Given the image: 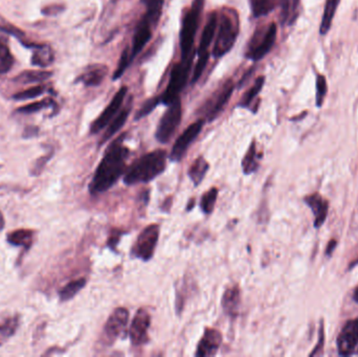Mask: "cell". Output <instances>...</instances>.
Returning a JSON list of instances; mask_svg holds the SVG:
<instances>
[{
	"label": "cell",
	"mask_w": 358,
	"mask_h": 357,
	"mask_svg": "<svg viewBox=\"0 0 358 357\" xmlns=\"http://www.w3.org/2000/svg\"><path fill=\"white\" fill-rule=\"evenodd\" d=\"M217 24H218V15L217 13H212L209 17L208 22L204 26V32H202V39H200V47H198L197 55L198 60L194 68L193 78L192 82L195 83L202 77L204 70L206 69V64L209 61V49H210L212 41L214 40L215 35H216Z\"/></svg>",
	"instance_id": "obj_6"
},
{
	"label": "cell",
	"mask_w": 358,
	"mask_h": 357,
	"mask_svg": "<svg viewBox=\"0 0 358 357\" xmlns=\"http://www.w3.org/2000/svg\"><path fill=\"white\" fill-rule=\"evenodd\" d=\"M159 233H161L159 224H152L145 228L138 235L132 247V256L145 262L152 259L158 242Z\"/></svg>",
	"instance_id": "obj_8"
},
{
	"label": "cell",
	"mask_w": 358,
	"mask_h": 357,
	"mask_svg": "<svg viewBox=\"0 0 358 357\" xmlns=\"http://www.w3.org/2000/svg\"><path fill=\"white\" fill-rule=\"evenodd\" d=\"M53 105L54 101L51 99H45V100L41 101V102H35L32 103V104L20 107V108L17 109V113L31 115V113H38V111L42 110V109L49 108V107L53 106Z\"/></svg>",
	"instance_id": "obj_36"
},
{
	"label": "cell",
	"mask_w": 358,
	"mask_h": 357,
	"mask_svg": "<svg viewBox=\"0 0 358 357\" xmlns=\"http://www.w3.org/2000/svg\"><path fill=\"white\" fill-rule=\"evenodd\" d=\"M222 342V335L218 330L214 328H206L204 335L200 338L197 344V351L195 355L197 357L215 356L220 348Z\"/></svg>",
	"instance_id": "obj_16"
},
{
	"label": "cell",
	"mask_w": 358,
	"mask_h": 357,
	"mask_svg": "<svg viewBox=\"0 0 358 357\" xmlns=\"http://www.w3.org/2000/svg\"><path fill=\"white\" fill-rule=\"evenodd\" d=\"M353 298H354V300H355L356 302L358 303V288H356L355 292H354Z\"/></svg>",
	"instance_id": "obj_45"
},
{
	"label": "cell",
	"mask_w": 358,
	"mask_h": 357,
	"mask_svg": "<svg viewBox=\"0 0 358 357\" xmlns=\"http://www.w3.org/2000/svg\"><path fill=\"white\" fill-rule=\"evenodd\" d=\"M281 9H282L281 17H282V22H284L288 17L289 0H281Z\"/></svg>",
	"instance_id": "obj_41"
},
{
	"label": "cell",
	"mask_w": 358,
	"mask_h": 357,
	"mask_svg": "<svg viewBox=\"0 0 358 357\" xmlns=\"http://www.w3.org/2000/svg\"><path fill=\"white\" fill-rule=\"evenodd\" d=\"M150 325L151 317L148 311L138 309L129 328V338L133 346H143L148 342Z\"/></svg>",
	"instance_id": "obj_11"
},
{
	"label": "cell",
	"mask_w": 358,
	"mask_h": 357,
	"mask_svg": "<svg viewBox=\"0 0 358 357\" xmlns=\"http://www.w3.org/2000/svg\"><path fill=\"white\" fill-rule=\"evenodd\" d=\"M323 344H324V330H323L322 326V328H320V344H318V346L316 347V349H314V351L311 353V355H314L316 352H318V351H320V349H322Z\"/></svg>",
	"instance_id": "obj_42"
},
{
	"label": "cell",
	"mask_w": 358,
	"mask_h": 357,
	"mask_svg": "<svg viewBox=\"0 0 358 357\" xmlns=\"http://www.w3.org/2000/svg\"><path fill=\"white\" fill-rule=\"evenodd\" d=\"M121 236L122 234L119 232H113V234H111V237L108 240V247H111V249H115L117 243H119L120 239H121Z\"/></svg>",
	"instance_id": "obj_40"
},
{
	"label": "cell",
	"mask_w": 358,
	"mask_h": 357,
	"mask_svg": "<svg viewBox=\"0 0 358 357\" xmlns=\"http://www.w3.org/2000/svg\"><path fill=\"white\" fill-rule=\"evenodd\" d=\"M152 22L145 15L136 26L133 41H132V47L130 49L132 59H134L143 51L145 45L150 40L152 37Z\"/></svg>",
	"instance_id": "obj_17"
},
{
	"label": "cell",
	"mask_w": 358,
	"mask_h": 357,
	"mask_svg": "<svg viewBox=\"0 0 358 357\" xmlns=\"http://www.w3.org/2000/svg\"><path fill=\"white\" fill-rule=\"evenodd\" d=\"M34 232L31 230H17L8 235V242L15 247H30L33 242Z\"/></svg>",
	"instance_id": "obj_27"
},
{
	"label": "cell",
	"mask_w": 358,
	"mask_h": 357,
	"mask_svg": "<svg viewBox=\"0 0 358 357\" xmlns=\"http://www.w3.org/2000/svg\"><path fill=\"white\" fill-rule=\"evenodd\" d=\"M217 198H218V189H217V188H212V189L209 190L206 193L202 195V201H200V208H202V212H204V214L210 215L211 213L214 210Z\"/></svg>",
	"instance_id": "obj_32"
},
{
	"label": "cell",
	"mask_w": 358,
	"mask_h": 357,
	"mask_svg": "<svg viewBox=\"0 0 358 357\" xmlns=\"http://www.w3.org/2000/svg\"><path fill=\"white\" fill-rule=\"evenodd\" d=\"M167 165V152L155 150L140 156L132 163L124 173V183L127 185L150 183L165 171Z\"/></svg>",
	"instance_id": "obj_2"
},
{
	"label": "cell",
	"mask_w": 358,
	"mask_h": 357,
	"mask_svg": "<svg viewBox=\"0 0 358 357\" xmlns=\"http://www.w3.org/2000/svg\"><path fill=\"white\" fill-rule=\"evenodd\" d=\"M239 33V24L237 15L231 10L223 11L218 17L216 35H215L213 55L215 58H221L227 55L235 44Z\"/></svg>",
	"instance_id": "obj_3"
},
{
	"label": "cell",
	"mask_w": 358,
	"mask_h": 357,
	"mask_svg": "<svg viewBox=\"0 0 358 357\" xmlns=\"http://www.w3.org/2000/svg\"><path fill=\"white\" fill-rule=\"evenodd\" d=\"M305 202L314 214V226L320 228L324 224L328 214V202L320 194L307 196Z\"/></svg>",
	"instance_id": "obj_19"
},
{
	"label": "cell",
	"mask_w": 358,
	"mask_h": 357,
	"mask_svg": "<svg viewBox=\"0 0 358 357\" xmlns=\"http://www.w3.org/2000/svg\"><path fill=\"white\" fill-rule=\"evenodd\" d=\"M34 53L32 56V64L38 67H47L55 59L53 49L47 44H33Z\"/></svg>",
	"instance_id": "obj_21"
},
{
	"label": "cell",
	"mask_w": 358,
	"mask_h": 357,
	"mask_svg": "<svg viewBox=\"0 0 358 357\" xmlns=\"http://www.w3.org/2000/svg\"><path fill=\"white\" fill-rule=\"evenodd\" d=\"M107 72L108 69L105 65L96 64V65L89 66L82 75L79 76L76 82H81L85 86H99L106 77Z\"/></svg>",
	"instance_id": "obj_20"
},
{
	"label": "cell",
	"mask_w": 358,
	"mask_h": 357,
	"mask_svg": "<svg viewBox=\"0 0 358 357\" xmlns=\"http://www.w3.org/2000/svg\"><path fill=\"white\" fill-rule=\"evenodd\" d=\"M209 168H210L209 163L202 156L194 160L193 164L188 171V175H189L190 179L193 181L194 185H200L202 183L206 172L209 171Z\"/></svg>",
	"instance_id": "obj_25"
},
{
	"label": "cell",
	"mask_w": 358,
	"mask_h": 357,
	"mask_svg": "<svg viewBox=\"0 0 358 357\" xmlns=\"http://www.w3.org/2000/svg\"><path fill=\"white\" fill-rule=\"evenodd\" d=\"M277 32L278 30H277L276 24H270L260 41L254 40V39L252 41V44L248 49L247 57L254 61H259L264 58L267 53H270L276 42Z\"/></svg>",
	"instance_id": "obj_14"
},
{
	"label": "cell",
	"mask_w": 358,
	"mask_h": 357,
	"mask_svg": "<svg viewBox=\"0 0 358 357\" xmlns=\"http://www.w3.org/2000/svg\"><path fill=\"white\" fill-rule=\"evenodd\" d=\"M85 285H86V279L85 278L78 279V280L68 283L60 292V300L63 301V302L72 300L76 294L80 292L81 290L85 288Z\"/></svg>",
	"instance_id": "obj_30"
},
{
	"label": "cell",
	"mask_w": 358,
	"mask_h": 357,
	"mask_svg": "<svg viewBox=\"0 0 358 357\" xmlns=\"http://www.w3.org/2000/svg\"><path fill=\"white\" fill-rule=\"evenodd\" d=\"M146 7L145 15L152 22L153 24L158 22L161 17V10H163V0H142Z\"/></svg>",
	"instance_id": "obj_31"
},
{
	"label": "cell",
	"mask_w": 358,
	"mask_h": 357,
	"mask_svg": "<svg viewBox=\"0 0 358 357\" xmlns=\"http://www.w3.org/2000/svg\"><path fill=\"white\" fill-rule=\"evenodd\" d=\"M127 90L126 86L120 88L119 92L115 94L113 100L109 103L108 106L99 115L98 119L92 124V127H90L92 134H97L102 131L107 125H109L111 119H115V115H117L120 108H121L122 104H123L124 99H125L126 94H127Z\"/></svg>",
	"instance_id": "obj_13"
},
{
	"label": "cell",
	"mask_w": 358,
	"mask_h": 357,
	"mask_svg": "<svg viewBox=\"0 0 358 357\" xmlns=\"http://www.w3.org/2000/svg\"><path fill=\"white\" fill-rule=\"evenodd\" d=\"M5 228V218H3V213L0 212V231H3Z\"/></svg>",
	"instance_id": "obj_44"
},
{
	"label": "cell",
	"mask_w": 358,
	"mask_h": 357,
	"mask_svg": "<svg viewBox=\"0 0 358 357\" xmlns=\"http://www.w3.org/2000/svg\"><path fill=\"white\" fill-rule=\"evenodd\" d=\"M358 346V317L348 322L339 338H337V349L339 353L343 356L352 354Z\"/></svg>",
	"instance_id": "obj_15"
},
{
	"label": "cell",
	"mask_w": 358,
	"mask_h": 357,
	"mask_svg": "<svg viewBox=\"0 0 358 357\" xmlns=\"http://www.w3.org/2000/svg\"><path fill=\"white\" fill-rule=\"evenodd\" d=\"M265 78L264 77H259L258 79L254 82L252 88L244 94L243 98L241 99L239 103V107H242V108H246V107L250 106L252 104L254 99L258 96L259 92H261V90L263 88V85H264Z\"/></svg>",
	"instance_id": "obj_33"
},
{
	"label": "cell",
	"mask_w": 358,
	"mask_h": 357,
	"mask_svg": "<svg viewBox=\"0 0 358 357\" xmlns=\"http://www.w3.org/2000/svg\"><path fill=\"white\" fill-rule=\"evenodd\" d=\"M132 60L133 59L131 57V51H130L129 47H126L124 49L123 53H122L121 58H120L117 69H115V74H113V80L120 79L124 75L128 66L131 64Z\"/></svg>",
	"instance_id": "obj_34"
},
{
	"label": "cell",
	"mask_w": 358,
	"mask_h": 357,
	"mask_svg": "<svg viewBox=\"0 0 358 357\" xmlns=\"http://www.w3.org/2000/svg\"><path fill=\"white\" fill-rule=\"evenodd\" d=\"M336 244V240H331L330 242L328 243V245H327L326 249L327 255L331 256V254H332V251H334Z\"/></svg>",
	"instance_id": "obj_43"
},
{
	"label": "cell",
	"mask_w": 358,
	"mask_h": 357,
	"mask_svg": "<svg viewBox=\"0 0 358 357\" xmlns=\"http://www.w3.org/2000/svg\"><path fill=\"white\" fill-rule=\"evenodd\" d=\"M129 321V311L124 307H119L111 313L104 327V335L108 344H113L127 330Z\"/></svg>",
	"instance_id": "obj_10"
},
{
	"label": "cell",
	"mask_w": 358,
	"mask_h": 357,
	"mask_svg": "<svg viewBox=\"0 0 358 357\" xmlns=\"http://www.w3.org/2000/svg\"><path fill=\"white\" fill-rule=\"evenodd\" d=\"M204 0H194L192 7L185 14L179 33L181 59L193 57V45L196 32L200 26V16L204 9Z\"/></svg>",
	"instance_id": "obj_4"
},
{
	"label": "cell",
	"mask_w": 358,
	"mask_h": 357,
	"mask_svg": "<svg viewBox=\"0 0 358 357\" xmlns=\"http://www.w3.org/2000/svg\"><path fill=\"white\" fill-rule=\"evenodd\" d=\"M260 158L261 156H259L258 151H257L256 142L254 140L250 144V148L242 160V170H243L244 174L250 175L258 170Z\"/></svg>",
	"instance_id": "obj_24"
},
{
	"label": "cell",
	"mask_w": 358,
	"mask_h": 357,
	"mask_svg": "<svg viewBox=\"0 0 358 357\" xmlns=\"http://www.w3.org/2000/svg\"><path fill=\"white\" fill-rule=\"evenodd\" d=\"M327 81L324 76L320 75L316 78V105L322 106L325 96L327 94Z\"/></svg>",
	"instance_id": "obj_37"
},
{
	"label": "cell",
	"mask_w": 358,
	"mask_h": 357,
	"mask_svg": "<svg viewBox=\"0 0 358 357\" xmlns=\"http://www.w3.org/2000/svg\"><path fill=\"white\" fill-rule=\"evenodd\" d=\"M193 58L194 56L187 58V59H181V61L173 66L167 88H165V92L161 94V97H159L161 103L169 105L176 99L179 98V94L183 92L185 86L187 85Z\"/></svg>",
	"instance_id": "obj_5"
},
{
	"label": "cell",
	"mask_w": 358,
	"mask_h": 357,
	"mask_svg": "<svg viewBox=\"0 0 358 357\" xmlns=\"http://www.w3.org/2000/svg\"><path fill=\"white\" fill-rule=\"evenodd\" d=\"M277 0H250L252 15L259 18L268 15L276 7Z\"/></svg>",
	"instance_id": "obj_29"
},
{
	"label": "cell",
	"mask_w": 358,
	"mask_h": 357,
	"mask_svg": "<svg viewBox=\"0 0 358 357\" xmlns=\"http://www.w3.org/2000/svg\"><path fill=\"white\" fill-rule=\"evenodd\" d=\"M53 73L47 70H24L14 79L16 83L34 84L42 83L51 77Z\"/></svg>",
	"instance_id": "obj_22"
},
{
	"label": "cell",
	"mask_w": 358,
	"mask_h": 357,
	"mask_svg": "<svg viewBox=\"0 0 358 357\" xmlns=\"http://www.w3.org/2000/svg\"><path fill=\"white\" fill-rule=\"evenodd\" d=\"M339 3H341V0H327L322 24H320V34L326 35L328 31L330 30L333 17H334L335 13H336Z\"/></svg>",
	"instance_id": "obj_26"
},
{
	"label": "cell",
	"mask_w": 358,
	"mask_h": 357,
	"mask_svg": "<svg viewBox=\"0 0 358 357\" xmlns=\"http://www.w3.org/2000/svg\"><path fill=\"white\" fill-rule=\"evenodd\" d=\"M234 88H235V85H234L233 81L229 80L227 83L223 84L219 92L208 101L204 108V113L208 121H214L220 115L221 111L225 109L231 99Z\"/></svg>",
	"instance_id": "obj_12"
},
{
	"label": "cell",
	"mask_w": 358,
	"mask_h": 357,
	"mask_svg": "<svg viewBox=\"0 0 358 357\" xmlns=\"http://www.w3.org/2000/svg\"><path fill=\"white\" fill-rule=\"evenodd\" d=\"M47 88L45 85H37L34 88H29V90H24V92H18L14 94L13 99L17 101L30 100V99L37 98L47 92Z\"/></svg>",
	"instance_id": "obj_35"
},
{
	"label": "cell",
	"mask_w": 358,
	"mask_h": 357,
	"mask_svg": "<svg viewBox=\"0 0 358 357\" xmlns=\"http://www.w3.org/2000/svg\"><path fill=\"white\" fill-rule=\"evenodd\" d=\"M159 103H161V98H152L150 99V100L146 101V102L143 104V106L140 107L138 115H136V119H143V117L148 115L149 113H152V110H154L155 107H156Z\"/></svg>",
	"instance_id": "obj_39"
},
{
	"label": "cell",
	"mask_w": 358,
	"mask_h": 357,
	"mask_svg": "<svg viewBox=\"0 0 358 357\" xmlns=\"http://www.w3.org/2000/svg\"><path fill=\"white\" fill-rule=\"evenodd\" d=\"M240 305H241V294L238 286L227 288L221 299V306L225 315L231 319L237 317L239 313Z\"/></svg>",
	"instance_id": "obj_18"
},
{
	"label": "cell",
	"mask_w": 358,
	"mask_h": 357,
	"mask_svg": "<svg viewBox=\"0 0 358 357\" xmlns=\"http://www.w3.org/2000/svg\"><path fill=\"white\" fill-rule=\"evenodd\" d=\"M14 65V57L7 41L0 37V74H7Z\"/></svg>",
	"instance_id": "obj_28"
},
{
	"label": "cell",
	"mask_w": 358,
	"mask_h": 357,
	"mask_svg": "<svg viewBox=\"0 0 358 357\" xmlns=\"http://www.w3.org/2000/svg\"><path fill=\"white\" fill-rule=\"evenodd\" d=\"M204 124V119H200V121L191 124V125L181 134V136L176 140L173 148H172V151L169 156L170 160L177 163L183 160L190 146L193 144L194 140L198 138L200 132H202Z\"/></svg>",
	"instance_id": "obj_9"
},
{
	"label": "cell",
	"mask_w": 358,
	"mask_h": 357,
	"mask_svg": "<svg viewBox=\"0 0 358 357\" xmlns=\"http://www.w3.org/2000/svg\"><path fill=\"white\" fill-rule=\"evenodd\" d=\"M125 135L122 134L107 148L89 185V192L92 195L108 191L125 173L126 163L130 153L129 149L124 145Z\"/></svg>",
	"instance_id": "obj_1"
},
{
	"label": "cell",
	"mask_w": 358,
	"mask_h": 357,
	"mask_svg": "<svg viewBox=\"0 0 358 357\" xmlns=\"http://www.w3.org/2000/svg\"><path fill=\"white\" fill-rule=\"evenodd\" d=\"M181 117H183V107H181V99L178 98L171 104L168 105L167 110L161 117L155 133L156 140L161 144H167L181 124Z\"/></svg>",
	"instance_id": "obj_7"
},
{
	"label": "cell",
	"mask_w": 358,
	"mask_h": 357,
	"mask_svg": "<svg viewBox=\"0 0 358 357\" xmlns=\"http://www.w3.org/2000/svg\"><path fill=\"white\" fill-rule=\"evenodd\" d=\"M18 317L8 319L3 325H0V340L1 338H8L13 335L14 332L17 329Z\"/></svg>",
	"instance_id": "obj_38"
},
{
	"label": "cell",
	"mask_w": 358,
	"mask_h": 357,
	"mask_svg": "<svg viewBox=\"0 0 358 357\" xmlns=\"http://www.w3.org/2000/svg\"><path fill=\"white\" fill-rule=\"evenodd\" d=\"M130 110H131L130 107H126V108L123 109L121 113H117V115H115V119H113V122L109 123L108 128H107L104 135H103L102 140H101V145L104 144V142H106L107 140H111V138H113V136L115 135L117 132H119L120 130L124 127L126 121H127Z\"/></svg>",
	"instance_id": "obj_23"
}]
</instances>
